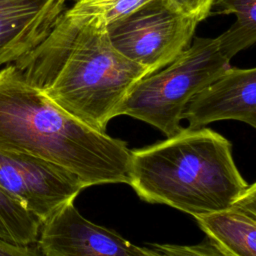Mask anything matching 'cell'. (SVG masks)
Masks as SVG:
<instances>
[{"label":"cell","mask_w":256,"mask_h":256,"mask_svg":"<svg viewBox=\"0 0 256 256\" xmlns=\"http://www.w3.org/2000/svg\"><path fill=\"white\" fill-rule=\"evenodd\" d=\"M0 256H44L39 247L32 245H19L0 239Z\"/></svg>","instance_id":"cell-16"},{"label":"cell","mask_w":256,"mask_h":256,"mask_svg":"<svg viewBox=\"0 0 256 256\" xmlns=\"http://www.w3.org/2000/svg\"><path fill=\"white\" fill-rule=\"evenodd\" d=\"M182 13L200 22L210 15L213 0H170Z\"/></svg>","instance_id":"cell-15"},{"label":"cell","mask_w":256,"mask_h":256,"mask_svg":"<svg viewBox=\"0 0 256 256\" xmlns=\"http://www.w3.org/2000/svg\"><path fill=\"white\" fill-rule=\"evenodd\" d=\"M66 9L67 0H0V66L32 51Z\"/></svg>","instance_id":"cell-9"},{"label":"cell","mask_w":256,"mask_h":256,"mask_svg":"<svg viewBox=\"0 0 256 256\" xmlns=\"http://www.w3.org/2000/svg\"><path fill=\"white\" fill-rule=\"evenodd\" d=\"M0 188L41 224L86 188L69 170L33 155L0 150Z\"/></svg>","instance_id":"cell-6"},{"label":"cell","mask_w":256,"mask_h":256,"mask_svg":"<svg viewBox=\"0 0 256 256\" xmlns=\"http://www.w3.org/2000/svg\"><path fill=\"white\" fill-rule=\"evenodd\" d=\"M198 23L170 0H152L107 24V33L121 55L151 74L189 47Z\"/></svg>","instance_id":"cell-5"},{"label":"cell","mask_w":256,"mask_h":256,"mask_svg":"<svg viewBox=\"0 0 256 256\" xmlns=\"http://www.w3.org/2000/svg\"><path fill=\"white\" fill-rule=\"evenodd\" d=\"M232 145L210 128H181L166 140L131 150L129 185L140 199L193 217L222 210L248 184L237 169Z\"/></svg>","instance_id":"cell-3"},{"label":"cell","mask_w":256,"mask_h":256,"mask_svg":"<svg viewBox=\"0 0 256 256\" xmlns=\"http://www.w3.org/2000/svg\"><path fill=\"white\" fill-rule=\"evenodd\" d=\"M13 64L28 83L101 133L120 116L134 86L150 74L113 47L102 15L74 4L40 44Z\"/></svg>","instance_id":"cell-1"},{"label":"cell","mask_w":256,"mask_h":256,"mask_svg":"<svg viewBox=\"0 0 256 256\" xmlns=\"http://www.w3.org/2000/svg\"><path fill=\"white\" fill-rule=\"evenodd\" d=\"M40 228L38 218L0 188V239L19 245L36 244Z\"/></svg>","instance_id":"cell-12"},{"label":"cell","mask_w":256,"mask_h":256,"mask_svg":"<svg viewBox=\"0 0 256 256\" xmlns=\"http://www.w3.org/2000/svg\"><path fill=\"white\" fill-rule=\"evenodd\" d=\"M211 14H235V23L217 37L222 54L231 60L256 41V0H213Z\"/></svg>","instance_id":"cell-11"},{"label":"cell","mask_w":256,"mask_h":256,"mask_svg":"<svg viewBox=\"0 0 256 256\" xmlns=\"http://www.w3.org/2000/svg\"><path fill=\"white\" fill-rule=\"evenodd\" d=\"M73 202L41 224L37 246L44 256H133V244L83 217Z\"/></svg>","instance_id":"cell-7"},{"label":"cell","mask_w":256,"mask_h":256,"mask_svg":"<svg viewBox=\"0 0 256 256\" xmlns=\"http://www.w3.org/2000/svg\"><path fill=\"white\" fill-rule=\"evenodd\" d=\"M219 250L227 256H256V184L228 207L194 217Z\"/></svg>","instance_id":"cell-10"},{"label":"cell","mask_w":256,"mask_h":256,"mask_svg":"<svg viewBox=\"0 0 256 256\" xmlns=\"http://www.w3.org/2000/svg\"><path fill=\"white\" fill-rule=\"evenodd\" d=\"M182 119L197 129L219 120H238L256 127V69L230 66L195 94Z\"/></svg>","instance_id":"cell-8"},{"label":"cell","mask_w":256,"mask_h":256,"mask_svg":"<svg viewBox=\"0 0 256 256\" xmlns=\"http://www.w3.org/2000/svg\"><path fill=\"white\" fill-rule=\"evenodd\" d=\"M230 66L217 38L194 37L175 60L134 86L120 115L144 121L171 137L182 128V113L191 98Z\"/></svg>","instance_id":"cell-4"},{"label":"cell","mask_w":256,"mask_h":256,"mask_svg":"<svg viewBox=\"0 0 256 256\" xmlns=\"http://www.w3.org/2000/svg\"><path fill=\"white\" fill-rule=\"evenodd\" d=\"M0 150L55 163L76 174L86 188L130 181L127 142L67 113L28 83L14 64L0 70Z\"/></svg>","instance_id":"cell-2"},{"label":"cell","mask_w":256,"mask_h":256,"mask_svg":"<svg viewBox=\"0 0 256 256\" xmlns=\"http://www.w3.org/2000/svg\"><path fill=\"white\" fill-rule=\"evenodd\" d=\"M152 248L164 256H227L208 239L196 245L153 244Z\"/></svg>","instance_id":"cell-14"},{"label":"cell","mask_w":256,"mask_h":256,"mask_svg":"<svg viewBox=\"0 0 256 256\" xmlns=\"http://www.w3.org/2000/svg\"><path fill=\"white\" fill-rule=\"evenodd\" d=\"M150 1L152 0H73V4L102 15L109 24L127 16Z\"/></svg>","instance_id":"cell-13"},{"label":"cell","mask_w":256,"mask_h":256,"mask_svg":"<svg viewBox=\"0 0 256 256\" xmlns=\"http://www.w3.org/2000/svg\"><path fill=\"white\" fill-rule=\"evenodd\" d=\"M133 256H164L159 251L155 250L154 248L149 247H140V246H133Z\"/></svg>","instance_id":"cell-17"}]
</instances>
